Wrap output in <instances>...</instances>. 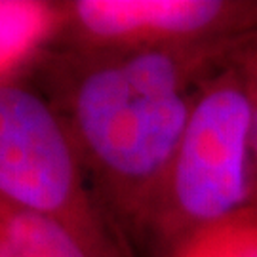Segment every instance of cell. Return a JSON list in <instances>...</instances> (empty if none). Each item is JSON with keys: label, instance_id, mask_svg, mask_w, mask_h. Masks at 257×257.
<instances>
[{"label": "cell", "instance_id": "3957f363", "mask_svg": "<svg viewBox=\"0 0 257 257\" xmlns=\"http://www.w3.org/2000/svg\"><path fill=\"white\" fill-rule=\"evenodd\" d=\"M0 198L59 223L90 257H136L95 198L54 107L14 76L0 78Z\"/></svg>", "mask_w": 257, "mask_h": 257}, {"label": "cell", "instance_id": "5b68a950", "mask_svg": "<svg viewBox=\"0 0 257 257\" xmlns=\"http://www.w3.org/2000/svg\"><path fill=\"white\" fill-rule=\"evenodd\" d=\"M57 2L0 0V78L12 76L54 38Z\"/></svg>", "mask_w": 257, "mask_h": 257}, {"label": "cell", "instance_id": "6da1fadb", "mask_svg": "<svg viewBox=\"0 0 257 257\" xmlns=\"http://www.w3.org/2000/svg\"><path fill=\"white\" fill-rule=\"evenodd\" d=\"M236 40L143 50L48 42L25 65L29 82L65 124L95 198L136 257L194 93L227 63Z\"/></svg>", "mask_w": 257, "mask_h": 257}, {"label": "cell", "instance_id": "7a4b0ae2", "mask_svg": "<svg viewBox=\"0 0 257 257\" xmlns=\"http://www.w3.org/2000/svg\"><path fill=\"white\" fill-rule=\"evenodd\" d=\"M249 124L248 76L230 52L194 93L181 143L141 232L139 257H177L200 234L257 208Z\"/></svg>", "mask_w": 257, "mask_h": 257}, {"label": "cell", "instance_id": "52a82bcc", "mask_svg": "<svg viewBox=\"0 0 257 257\" xmlns=\"http://www.w3.org/2000/svg\"><path fill=\"white\" fill-rule=\"evenodd\" d=\"M177 257H257V208L200 234Z\"/></svg>", "mask_w": 257, "mask_h": 257}, {"label": "cell", "instance_id": "8992f818", "mask_svg": "<svg viewBox=\"0 0 257 257\" xmlns=\"http://www.w3.org/2000/svg\"><path fill=\"white\" fill-rule=\"evenodd\" d=\"M0 257H90L59 223L0 198Z\"/></svg>", "mask_w": 257, "mask_h": 257}, {"label": "cell", "instance_id": "ba28073f", "mask_svg": "<svg viewBox=\"0 0 257 257\" xmlns=\"http://www.w3.org/2000/svg\"><path fill=\"white\" fill-rule=\"evenodd\" d=\"M232 57L238 61L248 76L249 93H251V124H249V164H251V181L257 202V29L238 38L232 50Z\"/></svg>", "mask_w": 257, "mask_h": 257}, {"label": "cell", "instance_id": "277c9868", "mask_svg": "<svg viewBox=\"0 0 257 257\" xmlns=\"http://www.w3.org/2000/svg\"><path fill=\"white\" fill-rule=\"evenodd\" d=\"M57 6L59 23L50 42L90 50L198 46L257 29V2L73 0Z\"/></svg>", "mask_w": 257, "mask_h": 257}]
</instances>
